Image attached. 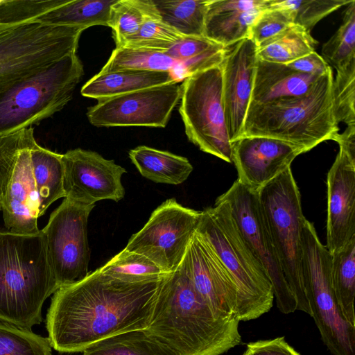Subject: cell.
Instances as JSON below:
<instances>
[{"label":"cell","instance_id":"obj_40","mask_svg":"<svg viewBox=\"0 0 355 355\" xmlns=\"http://www.w3.org/2000/svg\"><path fill=\"white\" fill-rule=\"evenodd\" d=\"M292 24L291 16L285 10L268 7L251 25L248 38L257 46L279 34Z\"/></svg>","mask_w":355,"mask_h":355},{"label":"cell","instance_id":"obj_2","mask_svg":"<svg viewBox=\"0 0 355 355\" xmlns=\"http://www.w3.org/2000/svg\"><path fill=\"white\" fill-rule=\"evenodd\" d=\"M239 326L214 313L179 266L165 277L146 329L178 355H221L241 343Z\"/></svg>","mask_w":355,"mask_h":355},{"label":"cell","instance_id":"obj_29","mask_svg":"<svg viewBox=\"0 0 355 355\" xmlns=\"http://www.w3.org/2000/svg\"><path fill=\"white\" fill-rule=\"evenodd\" d=\"M83 352V355H178L146 329L107 338Z\"/></svg>","mask_w":355,"mask_h":355},{"label":"cell","instance_id":"obj_3","mask_svg":"<svg viewBox=\"0 0 355 355\" xmlns=\"http://www.w3.org/2000/svg\"><path fill=\"white\" fill-rule=\"evenodd\" d=\"M58 289L42 231L21 234L0 228V321L31 330Z\"/></svg>","mask_w":355,"mask_h":355},{"label":"cell","instance_id":"obj_24","mask_svg":"<svg viewBox=\"0 0 355 355\" xmlns=\"http://www.w3.org/2000/svg\"><path fill=\"white\" fill-rule=\"evenodd\" d=\"M129 157L142 176L157 183L180 184L193 171L186 157L146 146L130 150Z\"/></svg>","mask_w":355,"mask_h":355},{"label":"cell","instance_id":"obj_39","mask_svg":"<svg viewBox=\"0 0 355 355\" xmlns=\"http://www.w3.org/2000/svg\"><path fill=\"white\" fill-rule=\"evenodd\" d=\"M184 37L161 19L150 20L119 47L166 51Z\"/></svg>","mask_w":355,"mask_h":355},{"label":"cell","instance_id":"obj_25","mask_svg":"<svg viewBox=\"0 0 355 355\" xmlns=\"http://www.w3.org/2000/svg\"><path fill=\"white\" fill-rule=\"evenodd\" d=\"M62 154L40 146L37 142L31 151L33 173L38 199L39 216L60 198H65L63 187Z\"/></svg>","mask_w":355,"mask_h":355},{"label":"cell","instance_id":"obj_35","mask_svg":"<svg viewBox=\"0 0 355 355\" xmlns=\"http://www.w3.org/2000/svg\"><path fill=\"white\" fill-rule=\"evenodd\" d=\"M351 0H270L269 8L285 10L293 24L311 33L313 28L332 12L347 5Z\"/></svg>","mask_w":355,"mask_h":355},{"label":"cell","instance_id":"obj_1","mask_svg":"<svg viewBox=\"0 0 355 355\" xmlns=\"http://www.w3.org/2000/svg\"><path fill=\"white\" fill-rule=\"evenodd\" d=\"M167 275L129 281L98 268L83 280L59 288L46 320L51 347L60 353L80 352L107 338L146 329Z\"/></svg>","mask_w":355,"mask_h":355},{"label":"cell","instance_id":"obj_5","mask_svg":"<svg viewBox=\"0 0 355 355\" xmlns=\"http://www.w3.org/2000/svg\"><path fill=\"white\" fill-rule=\"evenodd\" d=\"M196 231L209 243L234 284L239 322L268 313L275 299L272 286L243 237L230 204L217 198L214 207L201 211Z\"/></svg>","mask_w":355,"mask_h":355},{"label":"cell","instance_id":"obj_9","mask_svg":"<svg viewBox=\"0 0 355 355\" xmlns=\"http://www.w3.org/2000/svg\"><path fill=\"white\" fill-rule=\"evenodd\" d=\"M181 86L179 112L188 139L202 151L232 163L220 64L193 73L183 80Z\"/></svg>","mask_w":355,"mask_h":355},{"label":"cell","instance_id":"obj_11","mask_svg":"<svg viewBox=\"0 0 355 355\" xmlns=\"http://www.w3.org/2000/svg\"><path fill=\"white\" fill-rule=\"evenodd\" d=\"M35 143L32 127L0 137V207L6 229L17 234L40 231L31 157Z\"/></svg>","mask_w":355,"mask_h":355},{"label":"cell","instance_id":"obj_17","mask_svg":"<svg viewBox=\"0 0 355 355\" xmlns=\"http://www.w3.org/2000/svg\"><path fill=\"white\" fill-rule=\"evenodd\" d=\"M180 266L217 316L237 318L234 284L209 243L197 231Z\"/></svg>","mask_w":355,"mask_h":355},{"label":"cell","instance_id":"obj_22","mask_svg":"<svg viewBox=\"0 0 355 355\" xmlns=\"http://www.w3.org/2000/svg\"><path fill=\"white\" fill-rule=\"evenodd\" d=\"M320 76L298 72L286 64L258 58L250 104L302 96Z\"/></svg>","mask_w":355,"mask_h":355},{"label":"cell","instance_id":"obj_6","mask_svg":"<svg viewBox=\"0 0 355 355\" xmlns=\"http://www.w3.org/2000/svg\"><path fill=\"white\" fill-rule=\"evenodd\" d=\"M84 74L76 53L0 92V137L40 123L71 100Z\"/></svg>","mask_w":355,"mask_h":355},{"label":"cell","instance_id":"obj_34","mask_svg":"<svg viewBox=\"0 0 355 355\" xmlns=\"http://www.w3.org/2000/svg\"><path fill=\"white\" fill-rule=\"evenodd\" d=\"M99 269L113 277L129 281L157 279L169 274L144 255L125 249Z\"/></svg>","mask_w":355,"mask_h":355},{"label":"cell","instance_id":"obj_4","mask_svg":"<svg viewBox=\"0 0 355 355\" xmlns=\"http://www.w3.org/2000/svg\"><path fill=\"white\" fill-rule=\"evenodd\" d=\"M330 68L306 94L250 104L242 137H266L284 141L307 152L321 142L334 140L339 132L332 97Z\"/></svg>","mask_w":355,"mask_h":355},{"label":"cell","instance_id":"obj_38","mask_svg":"<svg viewBox=\"0 0 355 355\" xmlns=\"http://www.w3.org/2000/svg\"><path fill=\"white\" fill-rule=\"evenodd\" d=\"M67 0H0V30L33 22Z\"/></svg>","mask_w":355,"mask_h":355},{"label":"cell","instance_id":"obj_42","mask_svg":"<svg viewBox=\"0 0 355 355\" xmlns=\"http://www.w3.org/2000/svg\"><path fill=\"white\" fill-rule=\"evenodd\" d=\"M243 355H301L285 340L284 337L260 340L247 344Z\"/></svg>","mask_w":355,"mask_h":355},{"label":"cell","instance_id":"obj_16","mask_svg":"<svg viewBox=\"0 0 355 355\" xmlns=\"http://www.w3.org/2000/svg\"><path fill=\"white\" fill-rule=\"evenodd\" d=\"M63 187L68 200L82 205H95L101 200L119 201L125 190L121 177L126 170L98 153L76 148L62 154Z\"/></svg>","mask_w":355,"mask_h":355},{"label":"cell","instance_id":"obj_45","mask_svg":"<svg viewBox=\"0 0 355 355\" xmlns=\"http://www.w3.org/2000/svg\"><path fill=\"white\" fill-rule=\"evenodd\" d=\"M0 210H1V207H0Z\"/></svg>","mask_w":355,"mask_h":355},{"label":"cell","instance_id":"obj_33","mask_svg":"<svg viewBox=\"0 0 355 355\" xmlns=\"http://www.w3.org/2000/svg\"><path fill=\"white\" fill-rule=\"evenodd\" d=\"M345 6L342 24L322 48V58L336 70L355 59V0Z\"/></svg>","mask_w":355,"mask_h":355},{"label":"cell","instance_id":"obj_23","mask_svg":"<svg viewBox=\"0 0 355 355\" xmlns=\"http://www.w3.org/2000/svg\"><path fill=\"white\" fill-rule=\"evenodd\" d=\"M174 82L178 81L166 71L138 69L99 71L82 87L80 93L83 96L98 100Z\"/></svg>","mask_w":355,"mask_h":355},{"label":"cell","instance_id":"obj_7","mask_svg":"<svg viewBox=\"0 0 355 355\" xmlns=\"http://www.w3.org/2000/svg\"><path fill=\"white\" fill-rule=\"evenodd\" d=\"M260 210L297 310L311 316L303 272L302 227L306 220L291 167L257 191Z\"/></svg>","mask_w":355,"mask_h":355},{"label":"cell","instance_id":"obj_37","mask_svg":"<svg viewBox=\"0 0 355 355\" xmlns=\"http://www.w3.org/2000/svg\"><path fill=\"white\" fill-rule=\"evenodd\" d=\"M336 71L332 82L336 121L355 125V59Z\"/></svg>","mask_w":355,"mask_h":355},{"label":"cell","instance_id":"obj_12","mask_svg":"<svg viewBox=\"0 0 355 355\" xmlns=\"http://www.w3.org/2000/svg\"><path fill=\"white\" fill-rule=\"evenodd\" d=\"M200 214L201 211L183 207L175 198L168 199L153 211L124 249L144 255L164 272L171 273L183 260Z\"/></svg>","mask_w":355,"mask_h":355},{"label":"cell","instance_id":"obj_8","mask_svg":"<svg viewBox=\"0 0 355 355\" xmlns=\"http://www.w3.org/2000/svg\"><path fill=\"white\" fill-rule=\"evenodd\" d=\"M85 29L27 22L0 30V92L76 53Z\"/></svg>","mask_w":355,"mask_h":355},{"label":"cell","instance_id":"obj_28","mask_svg":"<svg viewBox=\"0 0 355 355\" xmlns=\"http://www.w3.org/2000/svg\"><path fill=\"white\" fill-rule=\"evenodd\" d=\"M116 0H67L34 21L55 26H79L85 30L108 26L110 10Z\"/></svg>","mask_w":355,"mask_h":355},{"label":"cell","instance_id":"obj_36","mask_svg":"<svg viewBox=\"0 0 355 355\" xmlns=\"http://www.w3.org/2000/svg\"><path fill=\"white\" fill-rule=\"evenodd\" d=\"M48 338L0 321V355H52Z\"/></svg>","mask_w":355,"mask_h":355},{"label":"cell","instance_id":"obj_10","mask_svg":"<svg viewBox=\"0 0 355 355\" xmlns=\"http://www.w3.org/2000/svg\"><path fill=\"white\" fill-rule=\"evenodd\" d=\"M302 243L307 298L321 339L334 355H355V327L342 317L333 295L331 254L307 219L302 227Z\"/></svg>","mask_w":355,"mask_h":355},{"label":"cell","instance_id":"obj_18","mask_svg":"<svg viewBox=\"0 0 355 355\" xmlns=\"http://www.w3.org/2000/svg\"><path fill=\"white\" fill-rule=\"evenodd\" d=\"M257 60V46L247 37L227 46L220 64L225 116L231 142L242 137Z\"/></svg>","mask_w":355,"mask_h":355},{"label":"cell","instance_id":"obj_41","mask_svg":"<svg viewBox=\"0 0 355 355\" xmlns=\"http://www.w3.org/2000/svg\"><path fill=\"white\" fill-rule=\"evenodd\" d=\"M218 45L204 36H184L166 52L174 60L183 61L200 55Z\"/></svg>","mask_w":355,"mask_h":355},{"label":"cell","instance_id":"obj_31","mask_svg":"<svg viewBox=\"0 0 355 355\" xmlns=\"http://www.w3.org/2000/svg\"><path fill=\"white\" fill-rule=\"evenodd\" d=\"M161 19L150 0H116L111 6L108 26L112 29L116 47L121 46L150 20Z\"/></svg>","mask_w":355,"mask_h":355},{"label":"cell","instance_id":"obj_19","mask_svg":"<svg viewBox=\"0 0 355 355\" xmlns=\"http://www.w3.org/2000/svg\"><path fill=\"white\" fill-rule=\"evenodd\" d=\"M232 146L237 180L254 192L291 167L297 156L306 153L298 146L266 137H241Z\"/></svg>","mask_w":355,"mask_h":355},{"label":"cell","instance_id":"obj_15","mask_svg":"<svg viewBox=\"0 0 355 355\" xmlns=\"http://www.w3.org/2000/svg\"><path fill=\"white\" fill-rule=\"evenodd\" d=\"M181 93L180 83L174 82L101 98L88 108L87 116L96 127L164 128Z\"/></svg>","mask_w":355,"mask_h":355},{"label":"cell","instance_id":"obj_26","mask_svg":"<svg viewBox=\"0 0 355 355\" xmlns=\"http://www.w3.org/2000/svg\"><path fill=\"white\" fill-rule=\"evenodd\" d=\"M124 69L166 71L179 83L189 76L184 61L174 60L166 51L128 47H116L100 71Z\"/></svg>","mask_w":355,"mask_h":355},{"label":"cell","instance_id":"obj_30","mask_svg":"<svg viewBox=\"0 0 355 355\" xmlns=\"http://www.w3.org/2000/svg\"><path fill=\"white\" fill-rule=\"evenodd\" d=\"M318 42L311 33L292 24L279 34L257 45L258 58L264 61L288 64L315 51Z\"/></svg>","mask_w":355,"mask_h":355},{"label":"cell","instance_id":"obj_43","mask_svg":"<svg viewBox=\"0 0 355 355\" xmlns=\"http://www.w3.org/2000/svg\"><path fill=\"white\" fill-rule=\"evenodd\" d=\"M286 64L298 72L318 76H322L331 68L315 51Z\"/></svg>","mask_w":355,"mask_h":355},{"label":"cell","instance_id":"obj_44","mask_svg":"<svg viewBox=\"0 0 355 355\" xmlns=\"http://www.w3.org/2000/svg\"><path fill=\"white\" fill-rule=\"evenodd\" d=\"M334 141L338 144L340 149L355 158V125H347L343 133L336 135Z\"/></svg>","mask_w":355,"mask_h":355},{"label":"cell","instance_id":"obj_21","mask_svg":"<svg viewBox=\"0 0 355 355\" xmlns=\"http://www.w3.org/2000/svg\"><path fill=\"white\" fill-rule=\"evenodd\" d=\"M270 0H210L204 37L225 47L248 37L249 30Z\"/></svg>","mask_w":355,"mask_h":355},{"label":"cell","instance_id":"obj_14","mask_svg":"<svg viewBox=\"0 0 355 355\" xmlns=\"http://www.w3.org/2000/svg\"><path fill=\"white\" fill-rule=\"evenodd\" d=\"M218 199L227 201L240 232L267 275L273 289L277 306L285 314L297 311V302L290 289L263 218L254 192L237 180Z\"/></svg>","mask_w":355,"mask_h":355},{"label":"cell","instance_id":"obj_32","mask_svg":"<svg viewBox=\"0 0 355 355\" xmlns=\"http://www.w3.org/2000/svg\"><path fill=\"white\" fill-rule=\"evenodd\" d=\"M209 1H153V3L164 23L184 36L202 37Z\"/></svg>","mask_w":355,"mask_h":355},{"label":"cell","instance_id":"obj_13","mask_svg":"<svg viewBox=\"0 0 355 355\" xmlns=\"http://www.w3.org/2000/svg\"><path fill=\"white\" fill-rule=\"evenodd\" d=\"M94 206H82L64 198L41 230L58 288L80 282L89 274L87 221Z\"/></svg>","mask_w":355,"mask_h":355},{"label":"cell","instance_id":"obj_27","mask_svg":"<svg viewBox=\"0 0 355 355\" xmlns=\"http://www.w3.org/2000/svg\"><path fill=\"white\" fill-rule=\"evenodd\" d=\"M331 254L330 280L334 300L342 317L355 327V237Z\"/></svg>","mask_w":355,"mask_h":355},{"label":"cell","instance_id":"obj_20","mask_svg":"<svg viewBox=\"0 0 355 355\" xmlns=\"http://www.w3.org/2000/svg\"><path fill=\"white\" fill-rule=\"evenodd\" d=\"M326 247L331 254L355 237V158L340 149L327 178Z\"/></svg>","mask_w":355,"mask_h":355}]
</instances>
